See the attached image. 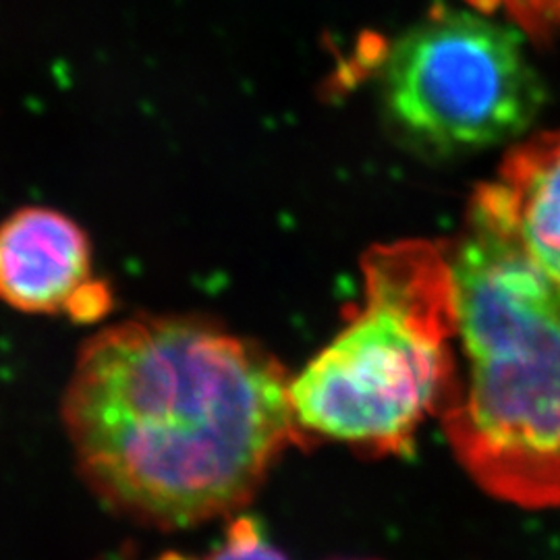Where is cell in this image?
Here are the masks:
<instances>
[{"label":"cell","instance_id":"obj_6","mask_svg":"<svg viewBox=\"0 0 560 560\" xmlns=\"http://www.w3.org/2000/svg\"><path fill=\"white\" fill-rule=\"evenodd\" d=\"M481 200L560 284V131L521 148Z\"/></svg>","mask_w":560,"mask_h":560},{"label":"cell","instance_id":"obj_4","mask_svg":"<svg viewBox=\"0 0 560 560\" xmlns=\"http://www.w3.org/2000/svg\"><path fill=\"white\" fill-rule=\"evenodd\" d=\"M378 92L393 129L434 154L517 140L544 104L520 34L467 9H436L405 30L382 60Z\"/></svg>","mask_w":560,"mask_h":560},{"label":"cell","instance_id":"obj_1","mask_svg":"<svg viewBox=\"0 0 560 560\" xmlns=\"http://www.w3.org/2000/svg\"><path fill=\"white\" fill-rule=\"evenodd\" d=\"M60 421L94 497L171 532L247 504L280 455L305 441L280 361L180 316L131 318L85 340Z\"/></svg>","mask_w":560,"mask_h":560},{"label":"cell","instance_id":"obj_2","mask_svg":"<svg viewBox=\"0 0 560 560\" xmlns=\"http://www.w3.org/2000/svg\"><path fill=\"white\" fill-rule=\"evenodd\" d=\"M448 264L463 365L441 411L448 444L494 499L560 506V284L481 200Z\"/></svg>","mask_w":560,"mask_h":560},{"label":"cell","instance_id":"obj_7","mask_svg":"<svg viewBox=\"0 0 560 560\" xmlns=\"http://www.w3.org/2000/svg\"><path fill=\"white\" fill-rule=\"evenodd\" d=\"M98 560H287L277 546H272L261 534L260 525L247 517L233 521V525L226 529L224 541H221L214 550L196 557V555H180V552H164L152 559H143L129 550H122L119 555H110Z\"/></svg>","mask_w":560,"mask_h":560},{"label":"cell","instance_id":"obj_3","mask_svg":"<svg viewBox=\"0 0 560 560\" xmlns=\"http://www.w3.org/2000/svg\"><path fill=\"white\" fill-rule=\"evenodd\" d=\"M457 307L448 256L409 243L365 261V300L291 378L305 432L376 455H407L457 382Z\"/></svg>","mask_w":560,"mask_h":560},{"label":"cell","instance_id":"obj_5","mask_svg":"<svg viewBox=\"0 0 560 560\" xmlns=\"http://www.w3.org/2000/svg\"><path fill=\"white\" fill-rule=\"evenodd\" d=\"M0 301L30 316L101 322L113 291L94 272L88 233L52 208L27 206L0 222Z\"/></svg>","mask_w":560,"mask_h":560}]
</instances>
